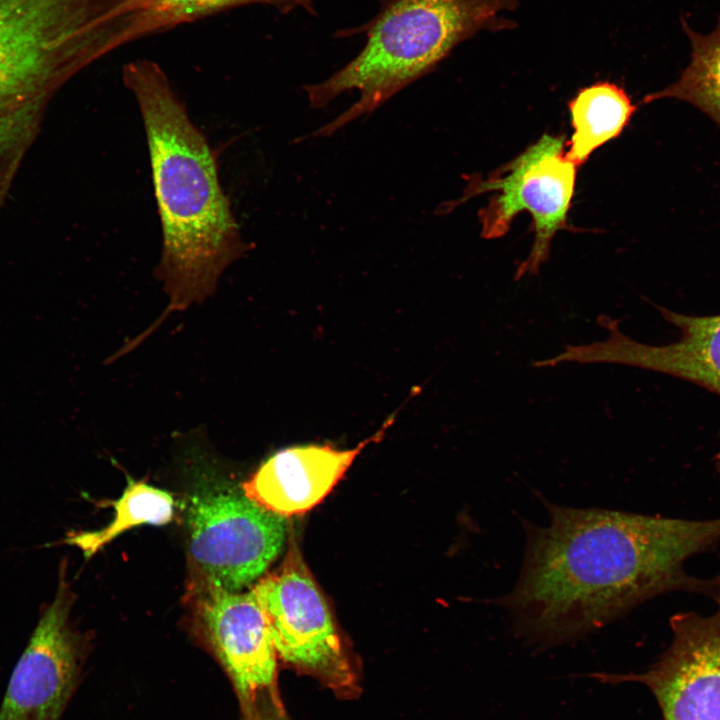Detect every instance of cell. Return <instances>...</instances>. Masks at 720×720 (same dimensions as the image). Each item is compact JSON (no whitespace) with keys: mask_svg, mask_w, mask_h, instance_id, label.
I'll use <instances>...</instances> for the list:
<instances>
[{"mask_svg":"<svg viewBox=\"0 0 720 720\" xmlns=\"http://www.w3.org/2000/svg\"><path fill=\"white\" fill-rule=\"evenodd\" d=\"M692 46L691 61L670 86L646 95L643 103L662 98L687 101L707 114L720 127V17L716 29L701 35L682 19Z\"/></svg>","mask_w":720,"mask_h":720,"instance_id":"obj_15","label":"cell"},{"mask_svg":"<svg viewBox=\"0 0 720 720\" xmlns=\"http://www.w3.org/2000/svg\"><path fill=\"white\" fill-rule=\"evenodd\" d=\"M187 524L193 576L228 591L266 572L282 550L287 526L285 517L227 488L194 496Z\"/></svg>","mask_w":720,"mask_h":720,"instance_id":"obj_7","label":"cell"},{"mask_svg":"<svg viewBox=\"0 0 720 720\" xmlns=\"http://www.w3.org/2000/svg\"><path fill=\"white\" fill-rule=\"evenodd\" d=\"M174 505L170 493L128 477L123 493L113 502L112 521L97 531L72 533L66 542L77 546L89 558L133 527L167 524L174 515Z\"/></svg>","mask_w":720,"mask_h":720,"instance_id":"obj_16","label":"cell"},{"mask_svg":"<svg viewBox=\"0 0 720 720\" xmlns=\"http://www.w3.org/2000/svg\"><path fill=\"white\" fill-rule=\"evenodd\" d=\"M379 12L347 34L363 33L361 52L328 79L304 87L313 108H323L340 94L358 90L360 97L314 137H327L373 112L406 86L442 62L460 43L482 31L514 29L504 17L518 0H380Z\"/></svg>","mask_w":720,"mask_h":720,"instance_id":"obj_4","label":"cell"},{"mask_svg":"<svg viewBox=\"0 0 720 720\" xmlns=\"http://www.w3.org/2000/svg\"><path fill=\"white\" fill-rule=\"evenodd\" d=\"M568 107L573 134L565 154L577 167L597 148L617 137L636 110L625 90L610 82L582 88Z\"/></svg>","mask_w":720,"mask_h":720,"instance_id":"obj_14","label":"cell"},{"mask_svg":"<svg viewBox=\"0 0 720 720\" xmlns=\"http://www.w3.org/2000/svg\"><path fill=\"white\" fill-rule=\"evenodd\" d=\"M710 615L671 616L670 646L645 673L629 678L654 694L664 720H720V596Z\"/></svg>","mask_w":720,"mask_h":720,"instance_id":"obj_10","label":"cell"},{"mask_svg":"<svg viewBox=\"0 0 720 720\" xmlns=\"http://www.w3.org/2000/svg\"><path fill=\"white\" fill-rule=\"evenodd\" d=\"M677 327L680 339L666 345L638 342L619 328V320L601 315L605 340L572 345L569 359L580 364L614 363L651 370L699 385L720 396V315L689 316L656 306ZM720 474V451L715 457Z\"/></svg>","mask_w":720,"mask_h":720,"instance_id":"obj_11","label":"cell"},{"mask_svg":"<svg viewBox=\"0 0 720 720\" xmlns=\"http://www.w3.org/2000/svg\"><path fill=\"white\" fill-rule=\"evenodd\" d=\"M252 591L267 617L279 660L337 696L357 694L356 665L293 538L280 566Z\"/></svg>","mask_w":720,"mask_h":720,"instance_id":"obj_6","label":"cell"},{"mask_svg":"<svg viewBox=\"0 0 720 720\" xmlns=\"http://www.w3.org/2000/svg\"><path fill=\"white\" fill-rule=\"evenodd\" d=\"M243 720H289L285 714L283 705H269L249 715H244Z\"/></svg>","mask_w":720,"mask_h":720,"instance_id":"obj_17","label":"cell"},{"mask_svg":"<svg viewBox=\"0 0 720 720\" xmlns=\"http://www.w3.org/2000/svg\"><path fill=\"white\" fill-rule=\"evenodd\" d=\"M60 568L54 599L41 611L16 663L0 707V720H60L79 681L83 641L69 614L74 595Z\"/></svg>","mask_w":720,"mask_h":720,"instance_id":"obj_9","label":"cell"},{"mask_svg":"<svg viewBox=\"0 0 720 720\" xmlns=\"http://www.w3.org/2000/svg\"><path fill=\"white\" fill-rule=\"evenodd\" d=\"M564 146L563 136L544 134L487 177H472L463 195L442 208L449 212L476 195L494 192L479 212L481 235L486 239L504 236L515 216L527 211L535 237L528 256L516 269V281L525 275H537L549 258L555 234L570 228L567 218L577 166L566 157Z\"/></svg>","mask_w":720,"mask_h":720,"instance_id":"obj_5","label":"cell"},{"mask_svg":"<svg viewBox=\"0 0 720 720\" xmlns=\"http://www.w3.org/2000/svg\"><path fill=\"white\" fill-rule=\"evenodd\" d=\"M149 150L162 231L156 273L169 296L167 312L184 310L215 291L221 274L248 249L205 135L163 69L138 59L123 67Z\"/></svg>","mask_w":720,"mask_h":720,"instance_id":"obj_2","label":"cell"},{"mask_svg":"<svg viewBox=\"0 0 720 720\" xmlns=\"http://www.w3.org/2000/svg\"><path fill=\"white\" fill-rule=\"evenodd\" d=\"M392 423L391 418L351 449L310 444L279 450L242 484V492L259 506L285 518L306 513L331 492L357 456L366 446L379 441Z\"/></svg>","mask_w":720,"mask_h":720,"instance_id":"obj_12","label":"cell"},{"mask_svg":"<svg viewBox=\"0 0 720 720\" xmlns=\"http://www.w3.org/2000/svg\"><path fill=\"white\" fill-rule=\"evenodd\" d=\"M542 503L548 523L523 521L518 579L509 593L490 601L508 612L519 634L557 643L662 594L720 596V577H695L684 568L690 557L719 544L720 517L691 520Z\"/></svg>","mask_w":720,"mask_h":720,"instance_id":"obj_1","label":"cell"},{"mask_svg":"<svg viewBox=\"0 0 720 720\" xmlns=\"http://www.w3.org/2000/svg\"><path fill=\"white\" fill-rule=\"evenodd\" d=\"M187 600L194 627L229 676L243 715L282 705L278 655L267 617L252 589L228 591L193 576Z\"/></svg>","mask_w":720,"mask_h":720,"instance_id":"obj_8","label":"cell"},{"mask_svg":"<svg viewBox=\"0 0 720 720\" xmlns=\"http://www.w3.org/2000/svg\"><path fill=\"white\" fill-rule=\"evenodd\" d=\"M122 0H0V205L48 104L107 54L104 16Z\"/></svg>","mask_w":720,"mask_h":720,"instance_id":"obj_3","label":"cell"},{"mask_svg":"<svg viewBox=\"0 0 720 720\" xmlns=\"http://www.w3.org/2000/svg\"><path fill=\"white\" fill-rule=\"evenodd\" d=\"M251 4L271 6L282 13L297 8L316 13L313 0H124L110 11L118 24L114 47Z\"/></svg>","mask_w":720,"mask_h":720,"instance_id":"obj_13","label":"cell"}]
</instances>
